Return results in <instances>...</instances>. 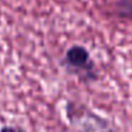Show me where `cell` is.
<instances>
[{"label":"cell","mask_w":132,"mask_h":132,"mask_svg":"<svg viewBox=\"0 0 132 132\" xmlns=\"http://www.w3.org/2000/svg\"><path fill=\"white\" fill-rule=\"evenodd\" d=\"M61 65L68 74L77 77L84 84L97 81L98 78L97 67L91 60L89 51L80 44H74L67 50L61 60Z\"/></svg>","instance_id":"cell-1"},{"label":"cell","mask_w":132,"mask_h":132,"mask_svg":"<svg viewBox=\"0 0 132 132\" xmlns=\"http://www.w3.org/2000/svg\"><path fill=\"white\" fill-rule=\"evenodd\" d=\"M111 14L118 20L132 24V0H117L111 7Z\"/></svg>","instance_id":"cell-2"},{"label":"cell","mask_w":132,"mask_h":132,"mask_svg":"<svg viewBox=\"0 0 132 132\" xmlns=\"http://www.w3.org/2000/svg\"><path fill=\"white\" fill-rule=\"evenodd\" d=\"M0 132H27V131L20 128V126H4V128H2Z\"/></svg>","instance_id":"cell-3"}]
</instances>
